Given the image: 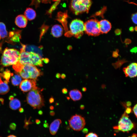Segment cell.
Returning <instances> with one entry per match:
<instances>
[{"label": "cell", "instance_id": "f6af8a7d", "mask_svg": "<svg viewBox=\"0 0 137 137\" xmlns=\"http://www.w3.org/2000/svg\"><path fill=\"white\" fill-rule=\"evenodd\" d=\"M49 108L51 110H53L54 109V107L52 106H50L49 107Z\"/></svg>", "mask_w": 137, "mask_h": 137}, {"label": "cell", "instance_id": "3957f363", "mask_svg": "<svg viewBox=\"0 0 137 137\" xmlns=\"http://www.w3.org/2000/svg\"><path fill=\"white\" fill-rule=\"evenodd\" d=\"M19 73L23 79H30L36 80L43 74L41 70L36 66L28 64L24 65Z\"/></svg>", "mask_w": 137, "mask_h": 137}, {"label": "cell", "instance_id": "816d5d0a", "mask_svg": "<svg viewBox=\"0 0 137 137\" xmlns=\"http://www.w3.org/2000/svg\"></svg>", "mask_w": 137, "mask_h": 137}, {"label": "cell", "instance_id": "ee69618b", "mask_svg": "<svg viewBox=\"0 0 137 137\" xmlns=\"http://www.w3.org/2000/svg\"><path fill=\"white\" fill-rule=\"evenodd\" d=\"M7 137H17L16 136L13 135H10L8 136Z\"/></svg>", "mask_w": 137, "mask_h": 137}, {"label": "cell", "instance_id": "484cf974", "mask_svg": "<svg viewBox=\"0 0 137 137\" xmlns=\"http://www.w3.org/2000/svg\"><path fill=\"white\" fill-rule=\"evenodd\" d=\"M30 119L29 118V120L28 121H27L26 119L25 120V125L24 127L25 128H26V129L27 128H28V125L29 124H31V123H32L30 122L29 120Z\"/></svg>", "mask_w": 137, "mask_h": 137}, {"label": "cell", "instance_id": "d590c367", "mask_svg": "<svg viewBox=\"0 0 137 137\" xmlns=\"http://www.w3.org/2000/svg\"><path fill=\"white\" fill-rule=\"evenodd\" d=\"M61 75L59 73H57L56 75V77L57 78H59L61 77Z\"/></svg>", "mask_w": 137, "mask_h": 137}, {"label": "cell", "instance_id": "d6a6232c", "mask_svg": "<svg viewBox=\"0 0 137 137\" xmlns=\"http://www.w3.org/2000/svg\"><path fill=\"white\" fill-rule=\"evenodd\" d=\"M129 30L130 32H133L134 30V28L133 26L130 27H129Z\"/></svg>", "mask_w": 137, "mask_h": 137}, {"label": "cell", "instance_id": "60d3db41", "mask_svg": "<svg viewBox=\"0 0 137 137\" xmlns=\"http://www.w3.org/2000/svg\"><path fill=\"white\" fill-rule=\"evenodd\" d=\"M38 113L39 115H42L43 114V112L41 110H40L38 111Z\"/></svg>", "mask_w": 137, "mask_h": 137}, {"label": "cell", "instance_id": "74e56055", "mask_svg": "<svg viewBox=\"0 0 137 137\" xmlns=\"http://www.w3.org/2000/svg\"><path fill=\"white\" fill-rule=\"evenodd\" d=\"M55 112L53 111H50V115L52 116H53L55 115Z\"/></svg>", "mask_w": 137, "mask_h": 137}, {"label": "cell", "instance_id": "6da1fadb", "mask_svg": "<svg viewBox=\"0 0 137 137\" xmlns=\"http://www.w3.org/2000/svg\"><path fill=\"white\" fill-rule=\"evenodd\" d=\"M41 89L36 87L28 94L26 100L27 103L33 109H40L44 106V101Z\"/></svg>", "mask_w": 137, "mask_h": 137}, {"label": "cell", "instance_id": "f907efd6", "mask_svg": "<svg viewBox=\"0 0 137 137\" xmlns=\"http://www.w3.org/2000/svg\"></svg>", "mask_w": 137, "mask_h": 137}, {"label": "cell", "instance_id": "cb8c5ba5", "mask_svg": "<svg viewBox=\"0 0 137 137\" xmlns=\"http://www.w3.org/2000/svg\"><path fill=\"white\" fill-rule=\"evenodd\" d=\"M131 18L133 22L135 24H137V12L132 14Z\"/></svg>", "mask_w": 137, "mask_h": 137}, {"label": "cell", "instance_id": "8fae6325", "mask_svg": "<svg viewBox=\"0 0 137 137\" xmlns=\"http://www.w3.org/2000/svg\"><path fill=\"white\" fill-rule=\"evenodd\" d=\"M123 70L126 77H135L137 76V63H132L124 68Z\"/></svg>", "mask_w": 137, "mask_h": 137}, {"label": "cell", "instance_id": "ba28073f", "mask_svg": "<svg viewBox=\"0 0 137 137\" xmlns=\"http://www.w3.org/2000/svg\"><path fill=\"white\" fill-rule=\"evenodd\" d=\"M68 122L70 127L75 131H80L82 130L85 125L84 118L80 115L76 114L72 116Z\"/></svg>", "mask_w": 137, "mask_h": 137}, {"label": "cell", "instance_id": "681fc988", "mask_svg": "<svg viewBox=\"0 0 137 137\" xmlns=\"http://www.w3.org/2000/svg\"><path fill=\"white\" fill-rule=\"evenodd\" d=\"M1 79V77H0V80Z\"/></svg>", "mask_w": 137, "mask_h": 137}, {"label": "cell", "instance_id": "bcb514c9", "mask_svg": "<svg viewBox=\"0 0 137 137\" xmlns=\"http://www.w3.org/2000/svg\"><path fill=\"white\" fill-rule=\"evenodd\" d=\"M80 108L81 109H83L84 108V106L83 105H81L80 106Z\"/></svg>", "mask_w": 137, "mask_h": 137}, {"label": "cell", "instance_id": "e0dca14e", "mask_svg": "<svg viewBox=\"0 0 137 137\" xmlns=\"http://www.w3.org/2000/svg\"><path fill=\"white\" fill-rule=\"evenodd\" d=\"M69 95L71 98L74 101L80 100L82 96L81 92L77 89L71 90L69 92Z\"/></svg>", "mask_w": 137, "mask_h": 137}, {"label": "cell", "instance_id": "f546056e", "mask_svg": "<svg viewBox=\"0 0 137 137\" xmlns=\"http://www.w3.org/2000/svg\"><path fill=\"white\" fill-rule=\"evenodd\" d=\"M62 92L63 94H66L67 92V90L65 88H63L62 90Z\"/></svg>", "mask_w": 137, "mask_h": 137}, {"label": "cell", "instance_id": "44dd1931", "mask_svg": "<svg viewBox=\"0 0 137 137\" xmlns=\"http://www.w3.org/2000/svg\"><path fill=\"white\" fill-rule=\"evenodd\" d=\"M8 34L5 25L3 23L0 22V38L1 39L7 37Z\"/></svg>", "mask_w": 137, "mask_h": 137}, {"label": "cell", "instance_id": "83f0119b", "mask_svg": "<svg viewBox=\"0 0 137 137\" xmlns=\"http://www.w3.org/2000/svg\"><path fill=\"white\" fill-rule=\"evenodd\" d=\"M16 125L14 123H11L10 125V129L12 130H14L16 129Z\"/></svg>", "mask_w": 137, "mask_h": 137}, {"label": "cell", "instance_id": "7402d4cb", "mask_svg": "<svg viewBox=\"0 0 137 137\" xmlns=\"http://www.w3.org/2000/svg\"><path fill=\"white\" fill-rule=\"evenodd\" d=\"M22 79V77L20 75L15 74L12 76L11 79L12 83L14 86H18L20 84Z\"/></svg>", "mask_w": 137, "mask_h": 137}, {"label": "cell", "instance_id": "30bf717a", "mask_svg": "<svg viewBox=\"0 0 137 137\" xmlns=\"http://www.w3.org/2000/svg\"><path fill=\"white\" fill-rule=\"evenodd\" d=\"M36 80L31 79H25L21 82L20 84V88L23 92H27L35 88L36 87Z\"/></svg>", "mask_w": 137, "mask_h": 137}, {"label": "cell", "instance_id": "2e32d148", "mask_svg": "<svg viewBox=\"0 0 137 137\" xmlns=\"http://www.w3.org/2000/svg\"><path fill=\"white\" fill-rule=\"evenodd\" d=\"M51 33L54 37L58 38L61 36L63 33V29L62 27L59 25H55L52 27Z\"/></svg>", "mask_w": 137, "mask_h": 137}, {"label": "cell", "instance_id": "d4e9b609", "mask_svg": "<svg viewBox=\"0 0 137 137\" xmlns=\"http://www.w3.org/2000/svg\"><path fill=\"white\" fill-rule=\"evenodd\" d=\"M85 137H98V136L96 133L90 132L87 134Z\"/></svg>", "mask_w": 137, "mask_h": 137}, {"label": "cell", "instance_id": "277c9868", "mask_svg": "<svg viewBox=\"0 0 137 137\" xmlns=\"http://www.w3.org/2000/svg\"><path fill=\"white\" fill-rule=\"evenodd\" d=\"M91 4V0H71L70 7L73 13L77 15L88 12Z\"/></svg>", "mask_w": 137, "mask_h": 137}, {"label": "cell", "instance_id": "1f68e13d", "mask_svg": "<svg viewBox=\"0 0 137 137\" xmlns=\"http://www.w3.org/2000/svg\"><path fill=\"white\" fill-rule=\"evenodd\" d=\"M54 99L53 97H51L49 99V102L50 103H52L54 102Z\"/></svg>", "mask_w": 137, "mask_h": 137}, {"label": "cell", "instance_id": "d6986e66", "mask_svg": "<svg viewBox=\"0 0 137 137\" xmlns=\"http://www.w3.org/2000/svg\"><path fill=\"white\" fill-rule=\"evenodd\" d=\"M8 82L5 81L3 82L1 79L0 80V94H5L7 93L9 90Z\"/></svg>", "mask_w": 137, "mask_h": 137}, {"label": "cell", "instance_id": "4316f807", "mask_svg": "<svg viewBox=\"0 0 137 137\" xmlns=\"http://www.w3.org/2000/svg\"><path fill=\"white\" fill-rule=\"evenodd\" d=\"M133 110L135 115L137 118V103L133 107Z\"/></svg>", "mask_w": 137, "mask_h": 137}, {"label": "cell", "instance_id": "7c38bea8", "mask_svg": "<svg viewBox=\"0 0 137 137\" xmlns=\"http://www.w3.org/2000/svg\"><path fill=\"white\" fill-rule=\"evenodd\" d=\"M99 27L101 33H106L109 32L111 28L110 22L106 20H102L98 22Z\"/></svg>", "mask_w": 137, "mask_h": 137}, {"label": "cell", "instance_id": "5b68a950", "mask_svg": "<svg viewBox=\"0 0 137 137\" xmlns=\"http://www.w3.org/2000/svg\"><path fill=\"white\" fill-rule=\"evenodd\" d=\"M70 31L67 32V37L72 36L79 38L83 35L84 32V23L80 19H74L70 24Z\"/></svg>", "mask_w": 137, "mask_h": 137}, {"label": "cell", "instance_id": "ab89813d", "mask_svg": "<svg viewBox=\"0 0 137 137\" xmlns=\"http://www.w3.org/2000/svg\"><path fill=\"white\" fill-rule=\"evenodd\" d=\"M137 135L136 134H133L131 136L129 137H137Z\"/></svg>", "mask_w": 137, "mask_h": 137}, {"label": "cell", "instance_id": "b9f144b4", "mask_svg": "<svg viewBox=\"0 0 137 137\" xmlns=\"http://www.w3.org/2000/svg\"><path fill=\"white\" fill-rule=\"evenodd\" d=\"M19 111L20 112H23L24 111V109L22 108H20L19 110Z\"/></svg>", "mask_w": 137, "mask_h": 137}, {"label": "cell", "instance_id": "836d02e7", "mask_svg": "<svg viewBox=\"0 0 137 137\" xmlns=\"http://www.w3.org/2000/svg\"><path fill=\"white\" fill-rule=\"evenodd\" d=\"M42 60L44 62L46 63H48L49 61V60L47 58L42 59Z\"/></svg>", "mask_w": 137, "mask_h": 137}, {"label": "cell", "instance_id": "e575fe53", "mask_svg": "<svg viewBox=\"0 0 137 137\" xmlns=\"http://www.w3.org/2000/svg\"><path fill=\"white\" fill-rule=\"evenodd\" d=\"M44 127L46 128H48L49 127L48 124V123H45L43 124Z\"/></svg>", "mask_w": 137, "mask_h": 137}, {"label": "cell", "instance_id": "8992f818", "mask_svg": "<svg viewBox=\"0 0 137 137\" xmlns=\"http://www.w3.org/2000/svg\"><path fill=\"white\" fill-rule=\"evenodd\" d=\"M134 127V123L129 118L128 114L125 111L120 118L118 125L113 127L114 129L123 132H128Z\"/></svg>", "mask_w": 137, "mask_h": 137}, {"label": "cell", "instance_id": "7bdbcfd3", "mask_svg": "<svg viewBox=\"0 0 137 137\" xmlns=\"http://www.w3.org/2000/svg\"><path fill=\"white\" fill-rule=\"evenodd\" d=\"M82 90L83 91L85 92L87 90V89L85 87H83L82 88Z\"/></svg>", "mask_w": 137, "mask_h": 137}, {"label": "cell", "instance_id": "ac0fdd59", "mask_svg": "<svg viewBox=\"0 0 137 137\" xmlns=\"http://www.w3.org/2000/svg\"><path fill=\"white\" fill-rule=\"evenodd\" d=\"M27 20H32L34 19L36 17V14L35 11L32 9L27 8L24 13V15Z\"/></svg>", "mask_w": 137, "mask_h": 137}, {"label": "cell", "instance_id": "7dc6e473", "mask_svg": "<svg viewBox=\"0 0 137 137\" xmlns=\"http://www.w3.org/2000/svg\"><path fill=\"white\" fill-rule=\"evenodd\" d=\"M61 0H53V1H56V2H58L59 3Z\"/></svg>", "mask_w": 137, "mask_h": 137}, {"label": "cell", "instance_id": "8d00e7d4", "mask_svg": "<svg viewBox=\"0 0 137 137\" xmlns=\"http://www.w3.org/2000/svg\"><path fill=\"white\" fill-rule=\"evenodd\" d=\"M36 123L38 125L39 124L41 123V121L40 120L38 119H36Z\"/></svg>", "mask_w": 137, "mask_h": 137}, {"label": "cell", "instance_id": "52a82bcc", "mask_svg": "<svg viewBox=\"0 0 137 137\" xmlns=\"http://www.w3.org/2000/svg\"><path fill=\"white\" fill-rule=\"evenodd\" d=\"M96 19L88 20L84 23V32L88 35L96 36L101 33L98 23Z\"/></svg>", "mask_w": 137, "mask_h": 137}, {"label": "cell", "instance_id": "603a6c76", "mask_svg": "<svg viewBox=\"0 0 137 137\" xmlns=\"http://www.w3.org/2000/svg\"><path fill=\"white\" fill-rule=\"evenodd\" d=\"M1 76H2L5 79V81L8 82L11 76L13 75L12 73H11L10 71L7 70L4 71L3 74L0 73Z\"/></svg>", "mask_w": 137, "mask_h": 137}, {"label": "cell", "instance_id": "f1b7e54d", "mask_svg": "<svg viewBox=\"0 0 137 137\" xmlns=\"http://www.w3.org/2000/svg\"><path fill=\"white\" fill-rule=\"evenodd\" d=\"M130 51L132 53H136L137 52V47H135L132 48L130 50Z\"/></svg>", "mask_w": 137, "mask_h": 137}, {"label": "cell", "instance_id": "4dcf8cb0", "mask_svg": "<svg viewBox=\"0 0 137 137\" xmlns=\"http://www.w3.org/2000/svg\"><path fill=\"white\" fill-rule=\"evenodd\" d=\"M125 111L128 114L130 113L131 112V109L130 108H128L126 109Z\"/></svg>", "mask_w": 137, "mask_h": 137}, {"label": "cell", "instance_id": "9c48e42d", "mask_svg": "<svg viewBox=\"0 0 137 137\" xmlns=\"http://www.w3.org/2000/svg\"><path fill=\"white\" fill-rule=\"evenodd\" d=\"M26 45L22 44V47L21 49L20 55L18 62L21 64L25 65H31V55L30 52L26 51Z\"/></svg>", "mask_w": 137, "mask_h": 137}, {"label": "cell", "instance_id": "ffe728a7", "mask_svg": "<svg viewBox=\"0 0 137 137\" xmlns=\"http://www.w3.org/2000/svg\"><path fill=\"white\" fill-rule=\"evenodd\" d=\"M9 106L12 109L16 110L21 107V102L17 99L13 98L10 101Z\"/></svg>", "mask_w": 137, "mask_h": 137}, {"label": "cell", "instance_id": "5bb4252c", "mask_svg": "<svg viewBox=\"0 0 137 137\" xmlns=\"http://www.w3.org/2000/svg\"><path fill=\"white\" fill-rule=\"evenodd\" d=\"M15 23L19 27L23 28L25 27L27 23V20L24 15H18L15 20Z\"/></svg>", "mask_w": 137, "mask_h": 137}, {"label": "cell", "instance_id": "4fadbf2b", "mask_svg": "<svg viewBox=\"0 0 137 137\" xmlns=\"http://www.w3.org/2000/svg\"><path fill=\"white\" fill-rule=\"evenodd\" d=\"M31 54V65L42 66V59L39 54L30 51Z\"/></svg>", "mask_w": 137, "mask_h": 137}, {"label": "cell", "instance_id": "7a4b0ae2", "mask_svg": "<svg viewBox=\"0 0 137 137\" xmlns=\"http://www.w3.org/2000/svg\"><path fill=\"white\" fill-rule=\"evenodd\" d=\"M20 55V52L17 50L7 48L3 53L1 64L4 66L15 65L19 61Z\"/></svg>", "mask_w": 137, "mask_h": 137}, {"label": "cell", "instance_id": "c3c4849f", "mask_svg": "<svg viewBox=\"0 0 137 137\" xmlns=\"http://www.w3.org/2000/svg\"><path fill=\"white\" fill-rule=\"evenodd\" d=\"M134 29L135 31L137 32V26L135 27Z\"/></svg>", "mask_w": 137, "mask_h": 137}, {"label": "cell", "instance_id": "9a60e30c", "mask_svg": "<svg viewBox=\"0 0 137 137\" xmlns=\"http://www.w3.org/2000/svg\"><path fill=\"white\" fill-rule=\"evenodd\" d=\"M61 123V121L60 119L55 120L50 124L49 130L50 134L55 135L57 132L59 126Z\"/></svg>", "mask_w": 137, "mask_h": 137}, {"label": "cell", "instance_id": "f35d334b", "mask_svg": "<svg viewBox=\"0 0 137 137\" xmlns=\"http://www.w3.org/2000/svg\"><path fill=\"white\" fill-rule=\"evenodd\" d=\"M66 76L64 74H62L61 76V78L63 79L65 78L66 77Z\"/></svg>", "mask_w": 137, "mask_h": 137}]
</instances>
